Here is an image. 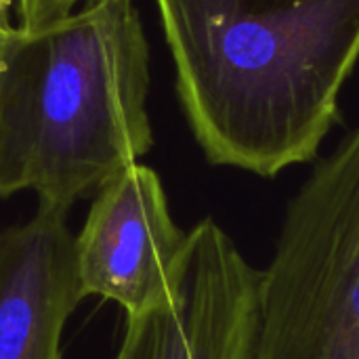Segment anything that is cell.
Segmentation results:
<instances>
[{"mask_svg": "<svg viewBox=\"0 0 359 359\" xmlns=\"http://www.w3.org/2000/svg\"><path fill=\"white\" fill-rule=\"evenodd\" d=\"M252 359H359V124L288 206Z\"/></svg>", "mask_w": 359, "mask_h": 359, "instance_id": "cell-3", "label": "cell"}, {"mask_svg": "<svg viewBox=\"0 0 359 359\" xmlns=\"http://www.w3.org/2000/svg\"><path fill=\"white\" fill-rule=\"evenodd\" d=\"M187 233L172 219L156 170L128 166L97 191L76 236L82 297L114 301L126 318L160 307L172 294Z\"/></svg>", "mask_w": 359, "mask_h": 359, "instance_id": "cell-5", "label": "cell"}, {"mask_svg": "<svg viewBox=\"0 0 359 359\" xmlns=\"http://www.w3.org/2000/svg\"><path fill=\"white\" fill-rule=\"evenodd\" d=\"M8 2H11V0H0V32H2V27L8 23V21H6V8H8Z\"/></svg>", "mask_w": 359, "mask_h": 359, "instance_id": "cell-8", "label": "cell"}, {"mask_svg": "<svg viewBox=\"0 0 359 359\" xmlns=\"http://www.w3.org/2000/svg\"><path fill=\"white\" fill-rule=\"evenodd\" d=\"M82 0H17L19 25L40 27L76 11Z\"/></svg>", "mask_w": 359, "mask_h": 359, "instance_id": "cell-7", "label": "cell"}, {"mask_svg": "<svg viewBox=\"0 0 359 359\" xmlns=\"http://www.w3.org/2000/svg\"><path fill=\"white\" fill-rule=\"evenodd\" d=\"M259 278L221 225L200 221L187 233L172 294L126 318L114 359H252Z\"/></svg>", "mask_w": 359, "mask_h": 359, "instance_id": "cell-4", "label": "cell"}, {"mask_svg": "<svg viewBox=\"0 0 359 359\" xmlns=\"http://www.w3.org/2000/svg\"><path fill=\"white\" fill-rule=\"evenodd\" d=\"M208 162L259 177L318 156L359 57V0H156Z\"/></svg>", "mask_w": 359, "mask_h": 359, "instance_id": "cell-1", "label": "cell"}, {"mask_svg": "<svg viewBox=\"0 0 359 359\" xmlns=\"http://www.w3.org/2000/svg\"><path fill=\"white\" fill-rule=\"evenodd\" d=\"M67 212L38 204L0 233V359H61L63 328L84 299Z\"/></svg>", "mask_w": 359, "mask_h": 359, "instance_id": "cell-6", "label": "cell"}, {"mask_svg": "<svg viewBox=\"0 0 359 359\" xmlns=\"http://www.w3.org/2000/svg\"><path fill=\"white\" fill-rule=\"evenodd\" d=\"M149 46L135 0H90L0 32V198L69 210L154 143Z\"/></svg>", "mask_w": 359, "mask_h": 359, "instance_id": "cell-2", "label": "cell"}]
</instances>
